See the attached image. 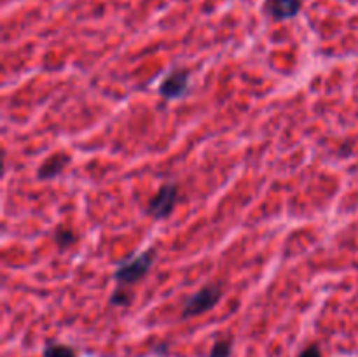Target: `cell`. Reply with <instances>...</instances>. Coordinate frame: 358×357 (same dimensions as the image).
I'll return each instance as SVG.
<instances>
[{
	"label": "cell",
	"mask_w": 358,
	"mask_h": 357,
	"mask_svg": "<svg viewBox=\"0 0 358 357\" xmlns=\"http://www.w3.org/2000/svg\"><path fill=\"white\" fill-rule=\"evenodd\" d=\"M231 349H233V343L229 340H219L213 345L212 352H210V357H229Z\"/></svg>",
	"instance_id": "30bf717a"
},
{
	"label": "cell",
	"mask_w": 358,
	"mask_h": 357,
	"mask_svg": "<svg viewBox=\"0 0 358 357\" xmlns=\"http://www.w3.org/2000/svg\"><path fill=\"white\" fill-rule=\"evenodd\" d=\"M175 203H177V184L166 182L150 198L149 205H147V212L152 217H156V219H166L173 212Z\"/></svg>",
	"instance_id": "3957f363"
},
{
	"label": "cell",
	"mask_w": 358,
	"mask_h": 357,
	"mask_svg": "<svg viewBox=\"0 0 358 357\" xmlns=\"http://www.w3.org/2000/svg\"><path fill=\"white\" fill-rule=\"evenodd\" d=\"M55 240H56V245H58L59 248H65L76 241V233H73L70 227H58L55 233Z\"/></svg>",
	"instance_id": "52a82bcc"
},
{
	"label": "cell",
	"mask_w": 358,
	"mask_h": 357,
	"mask_svg": "<svg viewBox=\"0 0 358 357\" xmlns=\"http://www.w3.org/2000/svg\"><path fill=\"white\" fill-rule=\"evenodd\" d=\"M220 298H222L220 286H205L203 289H199L198 293H194L187 301H185L182 315H184V317H192V315L205 314V312H208L210 308H213L219 303Z\"/></svg>",
	"instance_id": "7a4b0ae2"
},
{
	"label": "cell",
	"mask_w": 358,
	"mask_h": 357,
	"mask_svg": "<svg viewBox=\"0 0 358 357\" xmlns=\"http://www.w3.org/2000/svg\"><path fill=\"white\" fill-rule=\"evenodd\" d=\"M44 357H77V352L66 345H49L45 346Z\"/></svg>",
	"instance_id": "ba28073f"
},
{
	"label": "cell",
	"mask_w": 358,
	"mask_h": 357,
	"mask_svg": "<svg viewBox=\"0 0 358 357\" xmlns=\"http://www.w3.org/2000/svg\"><path fill=\"white\" fill-rule=\"evenodd\" d=\"M154 255H156V248L150 247L149 251L142 252V254L135 255L133 259H128V261L121 262L119 268L115 270L114 279L117 280L121 286H131V284H136L140 279L149 273L150 266L154 262Z\"/></svg>",
	"instance_id": "6da1fadb"
},
{
	"label": "cell",
	"mask_w": 358,
	"mask_h": 357,
	"mask_svg": "<svg viewBox=\"0 0 358 357\" xmlns=\"http://www.w3.org/2000/svg\"><path fill=\"white\" fill-rule=\"evenodd\" d=\"M301 9L299 0H269L266 4V10L275 20H289L294 18Z\"/></svg>",
	"instance_id": "5b68a950"
},
{
	"label": "cell",
	"mask_w": 358,
	"mask_h": 357,
	"mask_svg": "<svg viewBox=\"0 0 358 357\" xmlns=\"http://www.w3.org/2000/svg\"><path fill=\"white\" fill-rule=\"evenodd\" d=\"M131 301H133L131 290L115 289L114 294L110 296V304H114V307H129Z\"/></svg>",
	"instance_id": "9c48e42d"
},
{
	"label": "cell",
	"mask_w": 358,
	"mask_h": 357,
	"mask_svg": "<svg viewBox=\"0 0 358 357\" xmlns=\"http://www.w3.org/2000/svg\"><path fill=\"white\" fill-rule=\"evenodd\" d=\"M189 72L187 70H173L170 76L164 77L159 86V93L164 98H178L187 91Z\"/></svg>",
	"instance_id": "277c9868"
},
{
	"label": "cell",
	"mask_w": 358,
	"mask_h": 357,
	"mask_svg": "<svg viewBox=\"0 0 358 357\" xmlns=\"http://www.w3.org/2000/svg\"><path fill=\"white\" fill-rule=\"evenodd\" d=\"M66 164H69V156H66V154L63 153L52 154V156L48 158V160L41 164V168H38L37 172L38 178H44V181L52 178L55 175L62 174L63 168H65Z\"/></svg>",
	"instance_id": "8992f818"
},
{
	"label": "cell",
	"mask_w": 358,
	"mask_h": 357,
	"mask_svg": "<svg viewBox=\"0 0 358 357\" xmlns=\"http://www.w3.org/2000/svg\"><path fill=\"white\" fill-rule=\"evenodd\" d=\"M299 357H322V354H320V349H318L317 345H311V346H308V349H304L303 352H301Z\"/></svg>",
	"instance_id": "8fae6325"
}]
</instances>
